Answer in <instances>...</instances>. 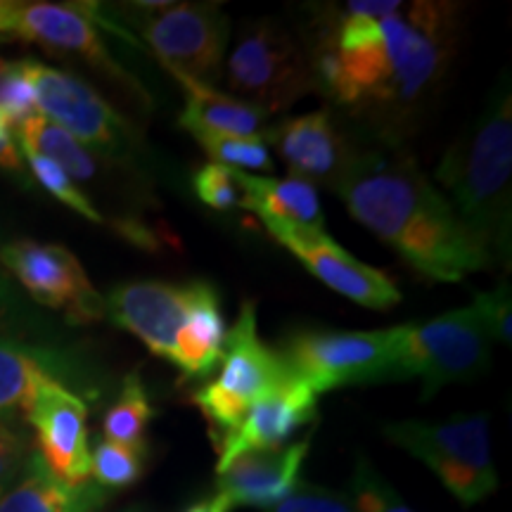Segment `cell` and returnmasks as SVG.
<instances>
[{
  "instance_id": "9",
  "label": "cell",
  "mask_w": 512,
  "mask_h": 512,
  "mask_svg": "<svg viewBox=\"0 0 512 512\" xmlns=\"http://www.w3.org/2000/svg\"><path fill=\"white\" fill-rule=\"evenodd\" d=\"M280 358L313 394L392 380L389 330H302L287 337Z\"/></svg>"
},
{
  "instance_id": "16",
  "label": "cell",
  "mask_w": 512,
  "mask_h": 512,
  "mask_svg": "<svg viewBox=\"0 0 512 512\" xmlns=\"http://www.w3.org/2000/svg\"><path fill=\"white\" fill-rule=\"evenodd\" d=\"M264 138L266 143H273L294 178L323 183L330 190L356 155L328 107L280 121L264 131Z\"/></svg>"
},
{
  "instance_id": "27",
  "label": "cell",
  "mask_w": 512,
  "mask_h": 512,
  "mask_svg": "<svg viewBox=\"0 0 512 512\" xmlns=\"http://www.w3.org/2000/svg\"><path fill=\"white\" fill-rule=\"evenodd\" d=\"M143 475L140 451L102 439L91 451V477L102 489H126Z\"/></svg>"
},
{
  "instance_id": "8",
  "label": "cell",
  "mask_w": 512,
  "mask_h": 512,
  "mask_svg": "<svg viewBox=\"0 0 512 512\" xmlns=\"http://www.w3.org/2000/svg\"><path fill=\"white\" fill-rule=\"evenodd\" d=\"M133 29L174 76L214 86L221 76L230 22L216 3H136Z\"/></svg>"
},
{
  "instance_id": "22",
  "label": "cell",
  "mask_w": 512,
  "mask_h": 512,
  "mask_svg": "<svg viewBox=\"0 0 512 512\" xmlns=\"http://www.w3.org/2000/svg\"><path fill=\"white\" fill-rule=\"evenodd\" d=\"M223 342H226V323L221 316L219 292L204 280L195 309L176 337L171 363L181 368L185 380H200L211 375V370L221 363Z\"/></svg>"
},
{
  "instance_id": "23",
  "label": "cell",
  "mask_w": 512,
  "mask_h": 512,
  "mask_svg": "<svg viewBox=\"0 0 512 512\" xmlns=\"http://www.w3.org/2000/svg\"><path fill=\"white\" fill-rule=\"evenodd\" d=\"M67 375V366L48 349L0 337V418L24 411L43 377Z\"/></svg>"
},
{
  "instance_id": "20",
  "label": "cell",
  "mask_w": 512,
  "mask_h": 512,
  "mask_svg": "<svg viewBox=\"0 0 512 512\" xmlns=\"http://www.w3.org/2000/svg\"><path fill=\"white\" fill-rule=\"evenodd\" d=\"M110 501L107 489L95 482L64 484L31 453L5 494L0 512H100Z\"/></svg>"
},
{
  "instance_id": "29",
  "label": "cell",
  "mask_w": 512,
  "mask_h": 512,
  "mask_svg": "<svg viewBox=\"0 0 512 512\" xmlns=\"http://www.w3.org/2000/svg\"><path fill=\"white\" fill-rule=\"evenodd\" d=\"M19 155L27 157L31 174H34L36 181L41 183L43 188H46L50 195L55 197V200L67 204L69 209H74L76 214L83 216V219H88L93 223L105 221L102 219L100 211L93 207V202L88 200V197L83 195L79 188H76L72 178L64 174V171L55 162H50V159L36 155V152H31V150H19Z\"/></svg>"
},
{
  "instance_id": "15",
  "label": "cell",
  "mask_w": 512,
  "mask_h": 512,
  "mask_svg": "<svg viewBox=\"0 0 512 512\" xmlns=\"http://www.w3.org/2000/svg\"><path fill=\"white\" fill-rule=\"evenodd\" d=\"M318 415V394L302 380L290 377L271 396L249 408L238 425L226 437L216 441L219 463L216 472L228 467L235 458L254 451H271L285 446L299 427L309 425Z\"/></svg>"
},
{
  "instance_id": "10",
  "label": "cell",
  "mask_w": 512,
  "mask_h": 512,
  "mask_svg": "<svg viewBox=\"0 0 512 512\" xmlns=\"http://www.w3.org/2000/svg\"><path fill=\"white\" fill-rule=\"evenodd\" d=\"M36 93L38 112L69 136L105 155H124L131 147V126L98 91L74 74L36 60H19Z\"/></svg>"
},
{
  "instance_id": "25",
  "label": "cell",
  "mask_w": 512,
  "mask_h": 512,
  "mask_svg": "<svg viewBox=\"0 0 512 512\" xmlns=\"http://www.w3.org/2000/svg\"><path fill=\"white\" fill-rule=\"evenodd\" d=\"M152 415H155V408L147 399L143 380H140L138 373H128L124 377V384H121L119 399L112 403V408L105 415V422H102L105 439L143 453L145 432Z\"/></svg>"
},
{
  "instance_id": "36",
  "label": "cell",
  "mask_w": 512,
  "mask_h": 512,
  "mask_svg": "<svg viewBox=\"0 0 512 512\" xmlns=\"http://www.w3.org/2000/svg\"><path fill=\"white\" fill-rule=\"evenodd\" d=\"M24 313L27 311H24L22 302H19L15 287H12L10 280L0 273V330L15 325Z\"/></svg>"
},
{
  "instance_id": "17",
  "label": "cell",
  "mask_w": 512,
  "mask_h": 512,
  "mask_svg": "<svg viewBox=\"0 0 512 512\" xmlns=\"http://www.w3.org/2000/svg\"><path fill=\"white\" fill-rule=\"evenodd\" d=\"M280 245L290 249L320 283L351 302L377 311L392 309L401 302L399 287L387 273L358 261L354 254L337 245L328 233L304 235V238L285 240Z\"/></svg>"
},
{
  "instance_id": "30",
  "label": "cell",
  "mask_w": 512,
  "mask_h": 512,
  "mask_svg": "<svg viewBox=\"0 0 512 512\" xmlns=\"http://www.w3.org/2000/svg\"><path fill=\"white\" fill-rule=\"evenodd\" d=\"M0 114L10 128L22 126L24 121L36 117L38 102L27 74L22 72V62L0 60Z\"/></svg>"
},
{
  "instance_id": "5",
  "label": "cell",
  "mask_w": 512,
  "mask_h": 512,
  "mask_svg": "<svg viewBox=\"0 0 512 512\" xmlns=\"http://www.w3.org/2000/svg\"><path fill=\"white\" fill-rule=\"evenodd\" d=\"M384 437L425 463L463 505H475L498 489L491 458L489 418L456 415L451 420H401L384 427Z\"/></svg>"
},
{
  "instance_id": "1",
  "label": "cell",
  "mask_w": 512,
  "mask_h": 512,
  "mask_svg": "<svg viewBox=\"0 0 512 512\" xmlns=\"http://www.w3.org/2000/svg\"><path fill=\"white\" fill-rule=\"evenodd\" d=\"M460 10L434 0H354L332 8L306 53L320 93L380 138H403L444 86L458 50Z\"/></svg>"
},
{
  "instance_id": "32",
  "label": "cell",
  "mask_w": 512,
  "mask_h": 512,
  "mask_svg": "<svg viewBox=\"0 0 512 512\" xmlns=\"http://www.w3.org/2000/svg\"><path fill=\"white\" fill-rule=\"evenodd\" d=\"M470 306L477 311L479 320L494 342H512V297L508 283H501L496 290L475 294V302Z\"/></svg>"
},
{
  "instance_id": "39",
  "label": "cell",
  "mask_w": 512,
  "mask_h": 512,
  "mask_svg": "<svg viewBox=\"0 0 512 512\" xmlns=\"http://www.w3.org/2000/svg\"><path fill=\"white\" fill-rule=\"evenodd\" d=\"M124 512H143V510H138V508H133V510H124Z\"/></svg>"
},
{
  "instance_id": "11",
  "label": "cell",
  "mask_w": 512,
  "mask_h": 512,
  "mask_svg": "<svg viewBox=\"0 0 512 512\" xmlns=\"http://www.w3.org/2000/svg\"><path fill=\"white\" fill-rule=\"evenodd\" d=\"M0 261L31 299L62 311L69 323L88 325L107 316L105 297L95 290L79 259L67 247L15 240L0 249Z\"/></svg>"
},
{
  "instance_id": "12",
  "label": "cell",
  "mask_w": 512,
  "mask_h": 512,
  "mask_svg": "<svg viewBox=\"0 0 512 512\" xmlns=\"http://www.w3.org/2000/svg\"><path fill=\"white\" fill-rule=\"evenodd\" d=\"M22 41L38 43V46L60 50V53L79 55L81 60L91 62L126 88L136 91L140 98H147L138 81L126 72L110 55L95 27L91 10H76L74 5L55 3H15V0H0V41Z\"/></svg>"
},
{
  "instance_id": "38",
  "label": "cell",
  "mask_w": 512,
  "mask_h": 512,
  "mask_svg": "<svg viewBox=\"0 0 512 512\" xmlns=\"http://www.w3.org/2000/svg\"><path fill=\"white\" fill-rule=\"evenodd\" d=\"M5 489H8V486H0V496H3V494H5Z\"/></svg>"
},
{
  "instance_id": "13",
  "label": "cell",
  "mask_w": 512,
  "mask_h": 512,
  "mask_svg": "<svg viewBox=\"0 0 512 512\" xmlns=\"http://www.w3.org/2000/svg\"><path fill=\"white\" fill-rule=\"evenodd\" d=\"M36 432L38 458L64 484L91 482L88 408L83 399L57 377H43L24 408Z\"/></svg>"
},
{
  "instance_id": "2",
  "label": "cell",
  "mask_w": 512,
  "mask_h": 512,
  "mask_svg": "<svg viewBox=\"0 0 512 512\" xmlns=\"http://www.w3.org/2000/svg\"><path fill=\"white\" fill-rule=\"evenodd\" d=\"M332 190L358 223L425 278L460 283L494 261L444 192L403 152H356Z\"/></svg>"
},
{
  "instance_id": "24",
  "label": "cell",
  "mask_w": 512,
  "mask_h": 512,
  "mask_svg": "<svg viewBox=\"0 0 512 512\" xmlns=\"http://www.w3.org/2000/svg\"><path fill=\"white\" fill-rule=\"evenodd\" d=\"M17 147L55 162L72 181L86 183L98 174V162L91 152L43 114H36L17 126Z\"/></svg>"
},
{
  "instance_id": "26",
  "label": "cell",
  "mask_w": 512,
  "mask_h": 512,
  "mask_svg": "<svg viewBox=\"0 0 512 512\" xmlns=\"http://www.w3.org/2000/svg\"><path fill=\"white\" fill-rule=\"evenodd\" d=\"M211 164L228 166L235 171H273V157L261 136H195Z\"/></svg>"
},
{
  "instance_id": "4",
  "label": "cell",
  "mask_w": 512,
  "mask_h": 512,
  "mask_svg": "<svg viewBox=\"0 0 512 512\" xmlns=\"http://www.w3.org/2000/svg\"><path fill=\"white\" fill-rule=\"evenodd\" d=\"M494 339L472 306L392 328V380L420 377L422 399L444 384L475 380L491 363Z\"/></svg>"
},
{
  "instance_id": "6",
  "label": "cell",
  "mask_w": 512,
  "mask_h": 512,
  "mask_svg": "<svg viewBox=\"0 0 512 512\" xmlns=\"http://www.w3.org/2000/svg\"><path fill=\"white\" fill-rule=\"evenodd\" d=\"M290 377L278 351L261 342L254 302H245L238 323L226 332L219 377L197 389L192 403L209 420L211 430L219 432V441L245 418L249 408L271 396Z\"/></svg>"
},
{
  "instance_id": "18",
  "label": "cell",
  "mask_w": 512,
  "mask_h": 512,
  "mask_svg": "<svg viewBox=\"0 0 512 512\" xmlns=\"http://www.w3.org/2000/svg\"><path fill=\"white\" fill-rule=\"evenodd\" d=\"M311 437L297 444H285L271 451H254L235 458L228 467L216 472V491L226 498L230 508L249 505V508L271 510L283 503L297 489L302 465L309 456Z\"/></svg>"
},
{
  "instance_id": "31",
  "label": "cell",
  "mask_w": 512,
  "mask_h": 512,
  "mask_svg": "<svg viewBox=\"0 0 512 512\" xmlns=\"http://www.w3.org/2000/svg\"><path fill=\"white\" fill-rule=\"evenodd\" d=\"M197 197L216 211L242 209V190L238 171L219 164H204L192 178Z\"/></svg>"
},
{
  "instance_id": "21",
  "label": "cell",
  "mask_w": 512,
  "mask_h": 512,
  "mask_svg": "<svg viewBox=\"0 0 512 512\" xmlns=\"http://www.w3.org/2000/svg\"><path fill=\"white\" fill-rule=\"evenodd\" d=\"M185 91L181 126L192 136H261L271 114L235 95L176 76Z\"/></svg>"
},
{
  "instance_id": "19",
  "label": "cell",
  "mask_w": 512,
  "mask_h": 512,
  "mask_svg": "<svg viewBox=\"0 0 512 512\" xmlns=\"http://www.w3.org/2000/svg\"><path fill=\"white\" fill-rule=\"evenodd\" d=\"M242 209L261 219L275 242L328 233L313 183L302 178H261L238 171Z\"/></svg>"
},
{
  "instance_id": "35",
  "label": "cell",
  "mask_w": 512,
  "mask_h": 512,
  "mask_svg": "<svg viewBox=\"0 0 512 512\" xmlns=\"http://www.w3.org/2000/svg\"><path fill=\"white\" fill-rule=\"evenodd\" d=\"M0 171L24 176L22 155H19V147L15 143V138H12V128L8 126L3 114H0Z\"/></svg>"
},
{
  "instance_id": "14",
  "label": "cell",
  "mask_w": 512,
  "mask_h": 512,
  "mask_svg": "<svg viewBox=\"0 0 512 512\" xmlns=\"http://www.w3.org/2000/svg\"><path fill=\"white\" fill-rule=\"evenodd\" d=\"M204 280L164 283L136 280L114 287L105 299L107 318L121 330L131 332L150 349V354L171 361L178 332L188 323Z\"/></svg>"
},
{
  "instance_id": "37",
  "label": "cell",
  "mask_w": 512,
  "mask_h": 512,
  "mask_svg": "<svg viewBox=\"0 0 512 512\" xmlns=\"http://www.w3.org/2000/svg\"><path fill=\"white\" fill-rule=\"evenodd\" d=\"M230 510L233 508H230V503L226 501V498L214 494V496L204 498V501H197L195 505H190L185 512H230Z\"/></svg>"
},
{
  "instance_id": "3",
  "label": "cell",
  "mask_w": 512,
  "mask_h": 512,
  "mask_svg": "<svg viewBox=\"0 0 512 512\" xmlns=\"http://www.w3.org/2000/svg\"><path fill=\"white\" fill-rule=\"evenodd\" d=\"M437 181L491 259L510 264L512 252V98L503 83L475 124L446 150ZM439 188V190H441Z\"/></svg>"
},
{
  "instance_id": "34",
  "label": "cell",
  "mask_w": 512,
  "mask_h": 512,
  "mask_svg": "<svg viewBox=\"0 0 512 512\" xmlns=\"http://www.w3.org/2000/svg\"><path fill=\"white\" fill-rule=\"evenodd\" d=\"M27 458L22 437L0 425V486H10L15 482Z\"/></svg>"
},
{
  "instance_id": "33",
  "label": "cell",
  "mask_w": 512,
  "mask_h": 512,
  "mask_svg": "<svg viewBox=\"0 0 512 512\" xmlns=\"http://www.w3.org/2000/svg\"><path fill=\"white\" fill-rule=\"evenodd\" d=\"M266 512H356L354 505L339 491L323 489V486L299 482L297 489Z\"/></svg>"
},
{
  "instance_id": "28",
  "label": "cell",
  "mask_w": 512,
  "mask_h": 512,
  "mask_svg": "<svg viewBox=\"0 0 512 512\" xmlns=\"http://www.w3.org/2000/svg\"><path fill=\"white\" fill-rule=\"evenodd\" d=\"M347 498L356 512H415L366 458L356 463Z\"/></svg>"
},
{
  "instance_id": "7",
  "label": "cell",
  "mask_w": 512,
  "mask_h": 512,
  "mask_svg": "<svg viewBox=\"0 0 512 512\" xmlns=\"http://www.w3.org/2000/svg\"><path fill=\"white\" fill-rule=\"evenodd\" d=\"M228 91L266 114L287 110L297 100L320 93L306 50L285 27L259 19L242 31L226 64Z\"/></svg>"
}]
</instances>
